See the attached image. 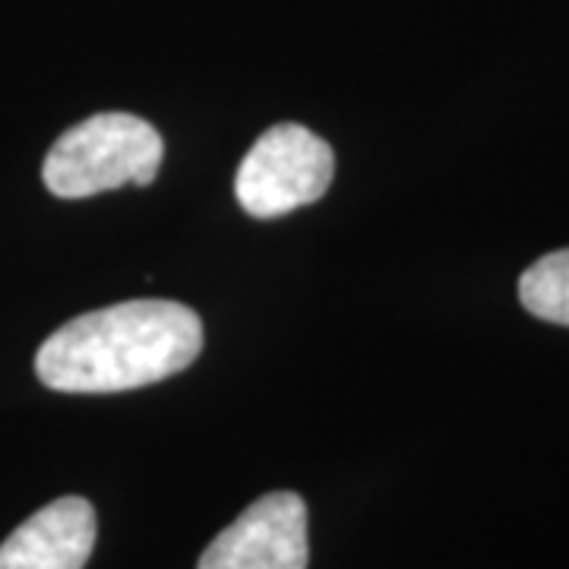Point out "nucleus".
<instances>
[{
    "label": "nucleus",
    "mask_w": 569,
    "mask_h": 569,
    "mask_svg": "<svg viewBox=\"0 0 569 569\" xmlns=\"http://www.w3.org/2000/svg\"><path fill=\"white\" fill-rule=\"evenodd\" d=\"M164 142L149 121L104 111L77 123L51 146L41 164L44 187L61 200H82L123 183L149 187L162 168Z\"/></svg>",
    "instance_id": "f03ea898"
},
{
    "label": "nucleus",
    "mask_w": 569,
    "mask_h": 569,
    "mask_svg": "<svg viewBox=\"0 0 569 569\" xmlns=\"http://www.w3.org/2000/svg\"><path fill=\"white\" fill-rule=\"evenodd\" d=\"M307 507L291 490H276L247 507L203 550L200 569H307Z\"/></svg>",
    "instance_id": "20e7f679"
},
{
    "label": "nucleus",
    "mask_w": 569,
    "mask_h": 569,
    "mask_svg": "<svg viewBox=\"0 0 569 569\" xmlns=\"http://www.w3.org/2000/svg\"><path fill=\"white\" fill-rule=\"evenodd\" d=\"M336 174L332 146L301 123H276L244 156L234 193L247 216L279 219L317 203Z\"/></svg>",
    "instance_id": "7ed1b4c3"
},
{
    "label": "nucleus",
    "mask_w": 569,
    "mask_h": 569,
    "mask_svg": "<svg viewBox=\"0 0 569 569\" xmlns=\"http://www.w3.org/2000/svg\"><path fill=\"white\" fill-rule=\"evenodd\" d=\"M519 301L538 320L569 326V247L535 260L522 272Z\"/></svg>",
    "instance_id": "423d86ee"
},
{
    "label": "nucleus",
    "mask_w": 569,
    "mask_h": 569,
    "mask_svg": "<svg viewBox=\"0 0 569 569\" xmlns=\"http://www.w3.org/2000/svg\"><path fill=\"white\" fill-rule=\"evenodd\" d=\"M203 323L174 301H127L63 323L36 355V373L58 392H123L168 380L197 361Z\"/></svg>",
    "instance_id": "f257e3e1"
},
{
    "label": "nucleus",
    "mask_w": 569,
    "mask_h": 569,
    "mask_svg": "<svg viewBox=\"0 0 569 569\" xmlns=\"http://www.w3.org/2000/svg\"><path fill=\"white\" fill-rule=\"evenodd\" d=\"M96 548V509L82 497H61L32 512L0 545V569H82Z\"/></svg>",
    "instance_id": "39448f33"
}]
</instances>
